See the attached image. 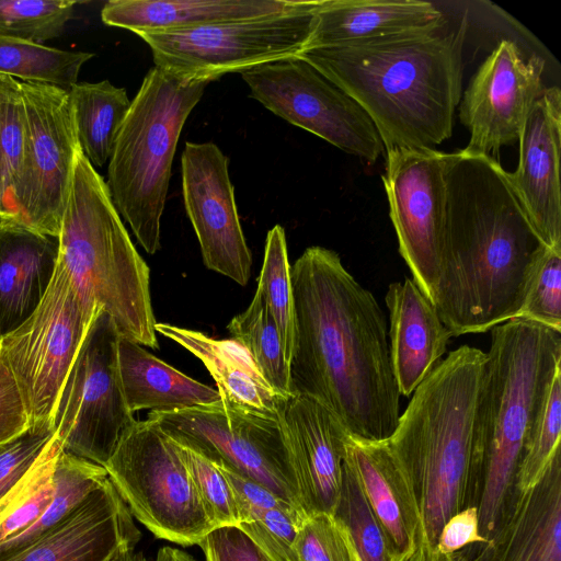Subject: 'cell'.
I'll use <instances>...</instances> for the list:
<instances>
[{"label": "cell", "instance_id": "obj_7", "mask_svg": "<svg viewBox=\"0 0 561 561\" xmlns=\"http://www.w3.org/2000/svg\"><path fill=\"white\" fill-rule=\"evenodd\" d=\"M207 85L150 68L115 140L106 185L121 218L148 254L161 248V218L176 145Z\"/></svg>", "mask_w": 561, "mask_h": 561}, {"label": "cell", "instance_id": "obj_20", "mask_svg": "<svg viewBox=\"0 0 561 561\" xmlns=\"http://www.w3.org/2000/svg\"><path fill=\"white\" fill-rule=\"evenodd\" d=\"M280 416L302 511L333 514L350 433L323 405L304 396H290Z\"/></svg>", "mask_w": 561, "mask_h": 561}, {"label": "cell", "instance_id": "obj_2", "mask_svg": "<svg viewBox=\"0 0 561 561\" xmlns=\"http://www.w3.org/2000/svg\"><path fill=\"white\" fill-rule=\"evenodd\" d=\"M445 179L434 306L453 336L486 332L518 317L546 245L495 158L450 152Z\"/></svg>", "mask_w": 561, "mask_h": 561}, {"label": "cell", "instance_id": "obj_10", "mask_svg": "<svg viewBox=\"0 0 561 561\" xmlns=\"http://www.w3.org/2000/svg\"><path fill=\"white\" fill-rule=\"evenodd\" d=\"M119 333L99 308L62 385L51 424L62 448L104 466L136 421L118 368Z\"/></svg>", "mask_w": 561, "mask_h": 561}, {"label": "cell", "instance_id": "obj_33", "mask_svg": "<svg viewBox=\"0 0 561 561\" xmlns=\"http://www.w3.org/2000/svg\"><path fill=\"white\" fill-rule=\"evenodd\" d=\"M62 448L55 433L26 474L0 501V543L33 525L48 508Z\"/></svg>", "mask_w": 561, "mask_h": 561}, {"label": "cell", "instance_id": "obj_28", "mask_svg": "<svg viewBox=\"0 0 561 561\" xmlns=\"http://www.w3.org/2000/svg\"><path fill=\"white\" fill-rule=\"evenodd\" d=\"M118 368L125 399L133 413L140 410L173 412L221 400L217 389L188 377L142 345L121 336Z\"/></svg>", "mask_w": 561, "mask_h": 561}, {"label": "cell", "instance_id": "obj_48", "mask_svg": "<svg viewBox=\"0 0 561 561\" xmlns=\"http://www.w3.org/2000/svg\"><path fill=\"white\" fill-rule=\"evenodd\" d=\"M128 550H134V549H128ZM128 550H122V551H118L117 553H115L112 558H110L107 561H122L123 560V556L126 551Z\"/></svg>", "mask_w": 561, "mask_h": 561}, {"label": "cell", "instance_id": "obj_23", "mask_svg": "<svg viewBox=\"0 0 561 561\" xmlns=\"http://www.w3.org/2000/svg\"><path fill=\"white\" fill-rule=\"evenodd\" d=\"M385 301L394 377L400 394L409 397L440 360L453 335L412 278L391 283Z\"/></svg>", "mask_w": 561, "mask_h": 561}, {"label": "cell", "instance_id": "obj_43", "mask_svg": "<svg viewBox=\"0 0 561 561\" xmlns=\"http://www.w3.org/2000/svg\"><path fill=\"white\" fill-rule=\"evenodd\" d=\"M54 433L51 422H37L0 444V501L32 468Z\"/></svg>", "mask_w": 561, "mask_h": 561}, {"label": "cell", "instance_id": "obj_35", "mask_svg": "<svg viewBox=\"0 0 561 561\" xmlns=\"http://www.w3.org/2000/svg\"><path fill=\"white\" fill-rule=\"evenodd\" d=\"M308 515L278 495L238 510V527L273 561H297L294 543Z\"/></svg>", "mask_w": 561, "mask_h": 561}, {"label": "cell", "instance_id": "obj_26", "mask_svg": "<svg viewBox=\"0 0 561 561\" xmlns=\"http://www.w3.org/2000/svg\"><path fill=\"white\" fill-rule=\"evenodd\" d=\"M309 0H112L101 10L104 24L135 34L290 12Z\"/></svg>", "mask_w": 561, "mask_h": 561}, {"label": "cell", "instance_id": "obj_27", "mask_svg": "<svg viewBox=\"0 0 561 561\" xmlns=\"http://www.w3.org/2000/svg\"><path fill=\"white\" fill-rule=\"evenodd\" d=\"M156 332L197 357L214 378L221 401L244 410L278 415L289 397L274 390L249 353L234 340H216L203 332L156 323Z\"/></svg>", "mask_w": 561, "mask_h": 561}, {"label": "cell", "instance_id": "obj_15", "mask_svg": "<svg viewBox=\"0 0 561 561\" xmlns=\"http://www.w3.org/2000/svg\"><path fill=\"white\" fill-rule=\"evenodd\" d=\"M448 157L434 148H394L386 151L382 175L399 252L433 304L446 218Z\"/></svg>", "mask_w": 561, "mask_h": 561}, {"label": "cell", "instance_id": "obj_32", "mask_svg": "<svg viewBox=\"0 0 561 561\" xmlns=\"http://www.w3.org/2000/svg\"><path fill=\"white\" fill-rule=\"evenodd\" d=\"M227 329L232 340L249 353L267 383L290 397L289 367L278 329L257 288L248 308L233 317Z\"/></svg>", "mask_w": 561, "mask_h": 561}, {"label": "cell", "instance_id": "obj_4", "mask_svg": "<svg viewBox=\"0 0 561 561\" xmlns=\"http://www.w3.org/2000/svg\"><path fill=\"white\" fill-rule=\"evenodd\" d=\"M484 358L470 345L449 352L413 391L386 439L412 488L422 541L433 549L447 520L478 503L472 425Z\"/></svg>", "mask_w": 561, "mask_h": 561}, {"label": "cell", "instance_id": "obj_40", "mask_svg": "<svg viewBox=\"0 0 561 561\" xmlns=\"http://www.w3.org/2000/svg\"><path fill=\"white\" fill-rule=\"evenodd\" d=\"M178 446L213 527L237 526L239 518L233 495L218 465L191 447Z\"/></svg>", "mask_w": 561, "mask_h": 561}, {"label": "cell", "instance_id": "obj_12", "mask_svg": "<svg viewBox=\"0 0 561 561\" xmlns=\"http://www.w3.org/2000/svg\"><path fill=\"white\" fill-rule=\"evenodd\" d=\"M148 419L174 442L221 461L300 510L280 412L268 415L219 402ZM306 514V513H305Z\"/></svg>", "mask_w": 561, "mask_h": 561}, {"label": "cell", "instance_id": "obj_19", "mask_svg": "<svg viewBox=\"0 0 561 561\" xmlns=\"http://www.w3.org/2000/svg\"><path fill=\"white\" fill-rule=\"evenodd\" d=\"M519 162L508 181L540 241L561 249V91L543 89L523 125Z\"/></svg>", "mask_w": 561, "mask_h": 561}, {"label": "cell", "instance_id": "obj_41", "mask_svg": "<svg viewBox=\"0 0 561 561\" xmlns=\"http://www.w3.org/2000/svg\"><path fill=\"white\" fill-rule=\"evenodd\" d=\"M297 561H359L345 526L329 513L308 515L294 543Z\"/></svg>", "mask_w": 561, "mask_h": 561}, {"label": "cell", "instance_id": "obj_6", "mask_svg": "<svg viewBox=\"0 0 561 561\" xmlns=\"http://www.w3.org/2000/svg\"><path fill=\"white\" fill-rule=\"evenodd\" d=\"M58 260L87 307L107 312L121 337L158 348L150 271L136 250L105 180L79 148L64 209Z\"/></svg>", "mask_w": 561, "mask_h": 561}, {"label": "cell", "instance_id": "obj_21", "mask_svg": "<svg viewBox=\"0 0 561 561\" xmlns=\"http://www.w3.org/2000/svg\"><path fill=\"white\" fill-rule=\"evenodd\" d=\"M466 561H561V449L535 485L513 491L489 540Z\"/></svg>", "mask_w": 561, "mask_h": 561}, {"label": "cell", "instance_id": "obj_1", "mask_svg": "<svg viewBox=\"0 0 561 561\" xmlns=\"http://www.w3.org/2000/svg\"><path fill=\"white\" fill-rule=\"evenodd\" d=\"M291 396L323 405L356 437L385 440L400 417L385 313L340 255L313 245L290 266Z\"/></svg>", "mask_w": 561, "mask_h": 561}, {"label": "cell", "instance_id": "obj_31", "mask_svg": "<svg viewBox=\"0 0 561 561\" xmlns=\"http://www.w3.org/2000/svg\"><path fill=\"white\" fill-rule=\"evenodd\" d=\"M24 157L25 114L20 81L0 75V220L22 222L18 194Z\"/></svg>", "mask_w": 561, "mask_h": 561}, {"label": "cell", "instance_id": "obj_46", "mask_svg": "<svg viewBox=\"0 0 561 561\" xmlns=\"http://www.w3.org/2000/svg\"><path fill=\"white\" fill-rule=\"evenodd\" d=\"M484 538L479 529L477 505H471L451 516L443 526L435 550L443 556H451L463 548L483 545Z\"/></svg>", "mask_w": 561, "mask_h": 561}, {"label": "cell", "instance_id": "obj_8", "mask_svg": "<svg viewBox=\"0 0 561 561\" xmlns=\"http://www.w3.org/2000/svg\"><path fill=\"white\" fill-rule=\"evenodd\" d=\"M103 467L131 515L157 538L193 546L214 528L178 444L152 420H136Z\"/></svg>", "mask_w": 561, "mask_h": 561}, {"label": "cell", "instance_id": "obj_37", "mask_svg": "<svg viewBox=\"0 0 561 561\" xmlns=\"http://www.w3.org/2000/svg\"><path fill=\"white\" fill-rule=\"evenodd\" d=\"M333 515L347 529L359 561H396L388 538L346 455L342 486Z\"/></svg>", "mask_w": 561, "mask_h": 561}, {"label": "cell", "instance_id": "obj_29", "mask_svg": "<svg viewBox=\"0 0 561 561\" xmlns=\"http://www.w3.org/2000/svg\"><path fill=\"white\" fill-rule=\"evenodd\" d=\"M80 148L94 168L111 158L131 101L108 80L77 82L69 90Z\"/></svg>", "mask_w": 561, "mask_h": 561}, {"label": "cell", "instance_id": "obj_3", "mask_svg": "<svg viewBox=\"0 0 561 561\" xmlns=\"http://www.w3.org/2000/svg\"><path fill=\"white\" fill-rule=\"evenodd\" d=\"M444 23L344 46L304 49L297 56L366 112L386 151L434 148L453 134L468 21L463 16L450 31L443 30Z\"/></svg>", "mask_w": 561, "mask_h": 561}, {"label": "cell", "instance_id": "obj_30", "mask_svg": "<svg viewBox=\"0 0 561 561\" xmlns=\"http://www.w3.org/2000/svg\"><path fill=\"white\" fill-rule=\"evenodd\" d=\"M94 57L0 34V75L21 82H39L69 90L83 65ZM19 80V81H20Z\"/></svg>", "mask_w": 561, "mask_h": 561}, {"label": "cell", "instance_id": "obj_17", "mask_svg": "<svg viewBox=\"0 0 561 561\" xmlns=\"http://www.w3.org/2000/svg\"><path fill=\"white\" fill-rule=\"evenodd\" d=\"M545 61L525 60L516 44L503 39L471 78L459 106L470 139L465 150L496 157L518 141L525 119L545 87Z\"/></svg>", "mask_w": 561, "mask_h": 561}, {"label": "cell", "instance_id": "obj_42", "mask_svg": "<svg viewBox=\"0 0 561 561\" xmlns=\"http://www.w3.org/2000/svg\"><path fill=\"white\" fill-rule=\"evenodd\" d=\"M561 431V371L551 386L541 423L517 469L514 490L525 491L542 477L547 466L560 450Z\"/></svg>", "mask_w": 561, "mask_h": 561}, {"label": "cell", "instance_id": "obj_14", "mask_svg": "<svg viewBox=\"0 0 561 561\" xmlns=\"http://www.w3.org/2000/svg\"><path fill=\"white\" fill-rule=\"evenodd\" d=\"M25 157L19 187L21 221L57 238L80 148L68 90L21 82Z\"/></svg>", "mask_w": 561, "mask_h": 561}, {"label": "cell", "instance_id": "obj_38", "mask_svg": "<svg viewBox=\"0 0 561 561\" xmlns=\"http://www.w3.org/2000/svg\"><path fill=\"white\" fill-rule=\"evenodd\" d=\"M77 1L0 0V34L38 44L59 37Z\"/></svg>", "mask_w": 561, "mask_h": 561}, {"label": "cell", "instance_id": "obj_18", "mask_svg": "<svg viewBox=\"0 0 561 561\" xmlns=\"http://www.w3.org/2000/svg\"><path fill=\"white\" fill-rule=\"evenodd\" d=\"M139 538L131 513L107 478L51 528L0 551V561H107L135 549Z\"/></svg>", "mask_w": 561, "mask_h": 561}, {"label": "cell", "instance_id": "obj_36", "mask_svg": "<svg viewBox=\"0 0 561 561\" xmlns=\"http://www.w3.org/2000/svg\"><path fill=\"white\" fill-rule=\"evenodd\" d=\"M276 323L283 350L289 364L295 342L294 301L285 230L275 225L265 241L257 287Z\"/></svg>", "mask_w": 561, "mask_h": 561}, {"label": "cell", "instance_id": "obj_16", "mask_svg": "<svg viewBox=\"0 0 561 561\" xmlns=\"http://www.w3.org/2000/svg\"><path fill=\"white\" fill-rule=\"evenodd\" d=\"M229 159L211 142H185L181 157L186 215L208 270L245 285L252 255L241 227Z\"/></svg>", "mask_w": 561, "mask_h": 561}, {"label": "cell", "instance_id": "obj_24", "mask_svg": "<svg viewBox=\"0 0 561 561\" xmlns=\"http://www.w3.org/2000/svg\"><path fill=\"white\" fill-rule=\"evenodd\" d=\"M442 12L421 0H324L316 11L305 49L336 47L435 28Z\"/></svg>", "mask_w": 561, "mask_h": 561}, {"label": "cell", "instance_id": "obj_34", "mask_svg": "<svg viewBox=\"0 0 561 561\" xmlns=\"http://www.w3.org/2000/svg\"><path fill=\"white\" fill-rule=\"evenodd\" d=\"M107 478L103 466L61 448L54 474V496L48 508L27 529L0 543V551L23 545L51 528Z\"/></svg>", "mask_w": 561, "mask_h": 561}, {"label": "cell", "instance_id": "obj_47", "mask_svg": "<svg viewBox=\"0 0 561 561\" xmlns=\"http://www.w3.org/2000/svg\"><path fill=\"white\" fill-rule=\"evenodd\" d=\"M436 551V550H435ZM437 561H466V556L461 553V551H458L455 554L451 556H443L439 554L437 551Z\"/></svg>", "mask_w": 561, "mask_h": 561}, {"label": "cell", "instance_id": "obj_39", "mask_svg": "<svg viewBox=\"0 0 561 561\" xmlns=\"http://www.w3.org/2000/svg\"><path fill=\"white\" fill-rule=\"evenodd\" d=\"M517 318L561 332V249L545 247L542 250Z\"/></svg>", "mask_w": 561, "mask_h": 561}, {"label": "cell", "instance_id": "obj_11", "mask_svg": "<svg viewBox=\"0 0 561 561\" xmlns=\"http://www.w3.org/2000/svg\"><path fill=\"white\" fill-rule=\"evenodd\" d=\"M98 309L87 307L57 259L37 308L0 337V355L14 376L31 424L51 422L62 385Z\"/></svg>", "mask_w": 561, "mask_h": 561}, {"label": "cell", "instance_id": "obj_44", "mask_svg": "<svg viewBox=\"0 0 561 561\" xmlns=\"http://www.w3.org/2000/svg\"><path fill=\"white\" fill-rule=\"evenodd\" d=\"M198 546L206 561H273L238 526L213 528Z\"/></svg>", "mask_w": 561, "mask_h": 561}, {"label": "cell", "instance_id": "obj_5", "mask_svg": "<svg viewBox=\"0 0 561 561\" xmlns=\"http://www.w3.org/2000/svg\"><path fill=\"white\" fill-rule=\"evenodd\" d=\"M561 371V332L524 319L491 329L472 425L481 476L479 529L489 539L541 423L556 375Z\"/></svg>", "mask_w": 561, "mask_h": 561}, {"label": "cell", "instance_id": "obj_25", "mask_svg": "<svg viewBox=\"0 0 561 561\" xmlns=\"http://www.w3.org/2000/svg\"><path fill=\"white\" fill-rule=\"evenodd\" d=\"M57 238L20 221L0 220V337L37 308L53 279Z\"/></svg>", "mask_w": 561, "mask_h": 561}, {"label": "cell", "instance_id": "obj_9", "mask_svg": "<svg viewBox=\"0 0 561 561\" xmlns=\"http://www.w3.org/2000/svg\"><path fill=\"white\" fill-rule=\"evenodd\" d=\"M323 1L309 0L280 14L136 35L150 47L156 67L183 81L209 83L226 73L297 56Z\"/></svg>", "mask_w": 561, "mask_h": 561}, {"label": "cell", "instance_id": "obj_22", "mask_svg": "<svg viewBox=\"0 0 561 561\" xmlns=\"http://www.w3.org/2000/svg\"><path fill=\"white\" fill-rule=\"evenodd\" d=\"M345 455L379 520L396 561H408L422 541L421 520L410 482L387 440L348 435Z\"/></svg>", "mask_w": 561, "mask_h": 561}, {"label": "cell", "instance_id": "obj_45", "mask_svg": "<svg viewBox=\"0 0 561 561\" xmlns=\"http://www.w3.org/2000/svg\"><path fill=\"white\" fill-rule=\"evenodd\" d=\"M30 425L14 376L0 355V444L20 435Z\"/></svg>", "mask_w": 561, "mask_h": 561}, {"label": "cell", "instance_id": "obj_13", "mask_svg": "<svg viewBox=\"0 0 561 561\" xmlns=\"http://www.w3.org/2000/svg\"><path fill=\"white\" fill-rule=\"evenodd\" d=\"M250 96L291 125L336 148L376 162L385 147L366 112L312 65L298 56L241 72Z\"/></svg>", "mask_w": 561, "mask_h": 561}]
</instances>
